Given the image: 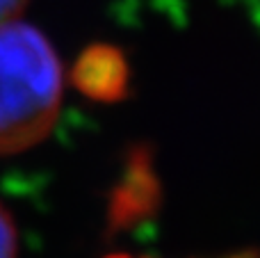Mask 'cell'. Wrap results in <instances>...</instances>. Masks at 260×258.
Instances as JSON below:
<instances>
[{"mask_svg": "<svg viewBox=\"0 0 260 258\" xmlns=\"http://www.w3.org/2000/svg\"><path fill=\"white\" fill-rule=\"evenodd\" d=\"M108 258H139V256H128V254H112ZM226 258H258L256 254H235V256H226Z\"/></svg>", "mask_w": 260, "mask_h": 258, "instance_id": "6", "label": "cell"}, {"mask_svg": "<svg viewBox=\"0 0 260 258\" xmlns=\"http://www.w3.org/2000/svg\"><path fill=\"white\" fill-rule=\"evenodd\" d=\"M18 254V231L9 210L0 204V258H16Z\"/></svg>", "mask_w": 260, "mask_h": 258, "instance_id": "4", "label": "cell"}, {"mask_svg": "<svg viewBox=\"0 0 260 258\" xmlns=\"http://www.w3.org/2000/svg\"><path fill=\"white\" fill-rule=\"evenodd\" d=\"M25 5L27 0H0V23L14 21Z\"/></svg>", "mask_w": 260, "mask_h": 258, "instance_id": "5", "label": "cell"}, {"mask_svg": "<svg viewBox=\"0 0 260 258\" xmlns=\"http://www.w3.org/2000/svg\"><path fill=\"white\" fill-rule=\"evenodd\" d=\"M71 80L87 99L99 103H117L128 96V59L112 44H91L76 59Z\"/></svg>", "mask_w": 260, "mask_h": 258, "instance_id": "3", "label": "cell"}, {"mask_svg": "<svg viewBox=\"0 0 260 258\" xmlns=\"http://www.w3.org/2000/svg\"><path fill=\"white\" fill-rule=\"evenodd\" d=\"M62 64L53 44L30 23H0V155L37 146L62 105Z\"/></svg>", "mask_w": 260, "mask_h": 258, "instance_id": "1", "label": "cell"}, {"mask_svg": "<svg viewBox=\"0 0 260 258\" xmlns=\"http://www.w3.org/2000/svg\"><path fill=\"white\" fill-rule=\"evenodd\" d=\"M160 204V183L151 151L135 146L123 163L121 176L108 197V231L123 233L151 219Z\"/></svg>", "mask_w": 260, "mask_h": 258, "instance_id": "2", "label": "cell"}]
</instances>
